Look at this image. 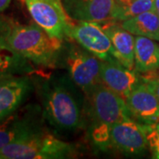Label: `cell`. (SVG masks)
<instances>
[{"instance_id": "7a4b0ae2", "label": "cell", "mask_w": 159, "mask_h": 159, "mask_svg": "<svg viewBox=\"0 0 159 159\" xmlns=\"http://www.w3.org/2000/svg\"><path fill=\"white\" fill-rule=\"evenodd\" d=\"M2 32L11 49L36 66L54 67L63 41L54 39L36 23L19 24L0 15Z\"/></svg>"}, {"instance_id": "e0dca14e", "label": "cell", "mask_w": 159, "mask_h": 159, "mask_svg": "<svg viewBox=\"0 0 159 159\" xmlns=\"http://www.w3.org/2000/svg\"><path fill=\"white\" fill-rule=\"evenodd\" d=\"M121 26L134 35L159 41V17L155 11H149L123 20Z\"/></svg>"}, {"instance_id": "5bb4252c", "label": "cell", "mask_w": 159, "mask_h": 159, "mask_svg": "<svg viewBox=\"0 0 159 159\" xmlns=\"http://www.w3.org/2000/svg\"><path fill=\"white\" fill-rule=\"evenodd\" d=\"M34 73L31 62L6 43L0 24V80Z\"/></svg>"}, {"instance_id": "277c9868", "label": "cell", "mask_w": 159, "mask_h": 159, "mask_svg": "<svg viewBox=\"0 0 159 159\" xmlns=\"http://www.w3.org/2000/svg\"><path fill=\"white\" fill-rule=\"evenodd\" d=\"M102 61L80 45L70 44L66 56L69 77L85 94L101 83Z\"/></svg>"}, {"instance_id": "5b68a950", "label": "cell", "mask_w": 159, "mask_h": 159, "mask_svg": "<svg viewBox=\"0 0 159 159\" xmlns=\"http://www.w3.org/2000/svg\"><path fill=\"white\" fill-rule=\"evenodd\" d=\"M34 21L54 39L66 38V30L71 19L62 0H21Z\"/></svg>"}, {"instance_id": "9a60e30c", "label": "cell", "mask_w": 159, "mask_h": 159, "mask_svg": "<svg viewBox=\"0 0 159 159\" xmlns=\"http://www.w3.org/2000/svg\"><path fill=\"white\" fill-rule=\"evenodd\" d=\"M27 112L24 116L12 114L0 122V149L19 139L42 130Z\"/></svg>"}, {"instance_id": "44dd1931", "label": "cell", "mask_w": 159, "mask_h": 159, "mask_svg": "<svg viewBox=\"0 0 159 159\" xmlns=\"http://www.w3.org/2000/svg\"><path fill=\"white\" fill-rule=\"evenodd\" d=\"M11 3V0H0V11L6 10Z\"/></svg>"}, {"instance_id": "8fae6325", "label": "cell", "mask_w": 159, "mask_h": 159, "mask_svg": "<svg viewBox=\"0 0 159 159\" xmlns=\"http://www.w3.org/2000/svg\"><path fill=\"white\" fill-rule=\"evenodd\" d=\"M135 70L125 67L116 58L102 61L101 82L125 100L141 81Z\"/></svg>"}, {"instance_id": "ffe728a7", "label": "cell", "mask_w": 159, "mask_h": 159, "mask_svg": "<svg viewBox=\"0 0 159 159\" xmlns=\"http://www.w3.org/2000/svg\"><path fill=\"white\" fill-rule=\"evenodd\" d=\"M146 125V134L148 138V147L151 151L159 149V121L155 124Z\"/></svg>"}, {"instance_id": "4fadbf2b", "label": "cell", "mask_w": 159, "mask_h": 159, "mask_svg": "<svg viewBox=\"0 0 159 159\" xmlns=\"http://www.w3.org/2000/svg\"><path fill=\"white\" fill-rule=\"evenodd\" d=\"M113 47L114 57L125 67L134 70L135 37L121 25L113 21L101 23Z\"/></svg>"}, {"instance_id": "3957f363", "label": "cell", "mask_w": 159, "mask_h": 159, "mask_svg": "<svg viewBox=\"0 0 159 159\" xmlns=\"http://www.w3.org/2000/svg\"><path fill=\"white\" fill-rule=\"evenodd\" d=\"M74 152L72 144L40 130L1 148L0 159H62Z\"/></svg>"}, {"instance_id": "d6986e66", "label": "cell", "mask_w": 159, "mask_h": 159, "mask_svg": "<svg viewBox=\"0 0 159 159\" xmlns=\"http://www.w3.org/2000/svg\"><path fill=\"white\" fill-rule=\"evenodd\" d=\"M111 125L105 123H96L91 131V137L95 144L100 148H104L110 145Z\"/></svg>"}, {"instance_id": "52a82bcc", "label": "cell", "mask_w": 159, "mask_h": 159, "mask_svg": "<svg viewBox=\"0 0 159 159\" xmlns=\"http://www.w3.org/2000/svg\"><path fill=\"white\" fill-rule=\"evenodd\" d=\"M66 38L74 41L102 61L115 58L111 42L101 23L71 20Z\"/></svg>"}, {"instance_id": "cb8c5ba5", "label": "cell", "mask_w": 159, "mask_h": 159, "mask_svg": "<svg viewBox=\"0 0 159 159\" xmlns=\"http://www.w3.org/2000/svg\"><path fill=\"white\" fill-rule=\"evenodd\" d=\"M152 152V157L156 159H159V149H157V150H154V151H151Z\"/></svg>"}, {"instance_id": "30bf717a", "label": "cell", "mask_w": 159, "mask_h": 159, "mask_svg": "<svg viewBox=\"0 0 159 159\" xmlns=\"http://www.w3.org/2000/svg\"><path fill=\"white\" fill-rule=\"evenodd\" d=\"M34 89L29 75L0 80V121L14 113Z\"/></svg>"}, {"instance_id": "ac0fdd59", "label": "cell", "mask_w": 159, "mask_h": 159, "mask_svg": "<svg viewBox=\"0 0 159 159\" xmlns=\"http://www.w3.org/2000/svg\"><path fill=\"white\" fill-rule=\"evenodd\" d=\"M155 10V0H134L123 7H115L112 11V20H125L143 12Z\"/></svg>"}, {"instance_id": "8992f818", "label": "cell", "mask_w": 159, "mask_h": 159, "mask_svg": "<svg viewBox=\"0 0 159 159\" xmlns=\"http://www.w3.org/2000/svg\"><path fill=\"white\" fill-rule=\"evenodd\" d=\"M86 95L89 100L91 113L96 123L111 125L132 119L125 99L102 82Z\"/></svg>"}, {"instance_id": "ba28073f", "label": "cell", "mask_w": 159, "mask_h": 159, "mask_svg": "<svg viewBox=\"0 0 159 159\" xmlns=\"http://www.w3.org/2000/svg\"><path fill=\"white\" fill-rule=\"evenodd\" d=\"M125 102L132 119L145 125L159 121V99L154 81H140Z\"/></svg>"}, {"instance_id": "7c38bea8", "label": "cell", "mask_w": 159, "mask_h": 159, "mask_svg": "<svg viewBox=\"0 0 159 159\" xmlns=\"http://www.w3.org/2000/svg\"><path fill=\"white\" fill-rule=\"evenodd\" d=\"M67 15L75 21L112 20L114 0H62Z\"/></svg>"}, {"instance_id": "6da1fadb", "label": "cell", "mask_w": 159, "mask_h": 159, "mask_svg": "<svg viewBox=\"0 0 159 159\" xmlns=\"http://www.w3.org/2000/svg\"><path fill=\"white\" fill-rule=\"evenodd\" d=\"M68 76L43 80L39 88L43 116L59 132H73L82 125V101Z\"/></svg>"}, {"instance_id": "9c48e42d", "label": "cell", "mask_w": 159, "mask_h": 159, "mask_svg": "<svg viewBox=\"0 0 159 159\" xmlns=\"http://www.w3.org/2000/svg\"><path fill=\"white\" fill-rule=\"evenodd\" d=\"M110 145L126 155L143 154L148 147L146 125L134 119L111 125Z\"/></svg>"}, {"instance_id": "603a6c76", "label": "cell", "mask_w": 159, "mask_h": 159, "mask_svg": "<svg viewBox=\"0 0 159 159\" xmlns=\"http://www.w3.org/2000/svg\"><path fill=\"white\" fill-rule=\"evenodd\" d=\"M154 11L159 17V0H155V10Z\"/></svg>"}, {"instance_id": "7402d4cb", "label": "cell", "mask_w": 159, "mask_h": 159, "mask_svg": "<svg viewBox=\"0 0 159 159\" xmlns=\"http://www.w3.org/2000/svg\"><path fill=\"white\" fill-rule=\"evenodd\" d=\"M154 84H155V89H156V93L157 95V97L159 99V76L156 80H154Z\"/></svg>"}, {"instance_id": "2e32d148", "label": "cell", "mask_w": 159, "mask_h": 159, "mask_svg": "<svg viewBox=\"0 0 159 159\" xmlns=\"http://www.w3.org/2000/svg\"><path fill=\"white\" fill-rule=\"evenodd\" d=\"M134 70L138 74L159 71V45L154 40L135 36Z\"/></svg>"}]
</instances>
